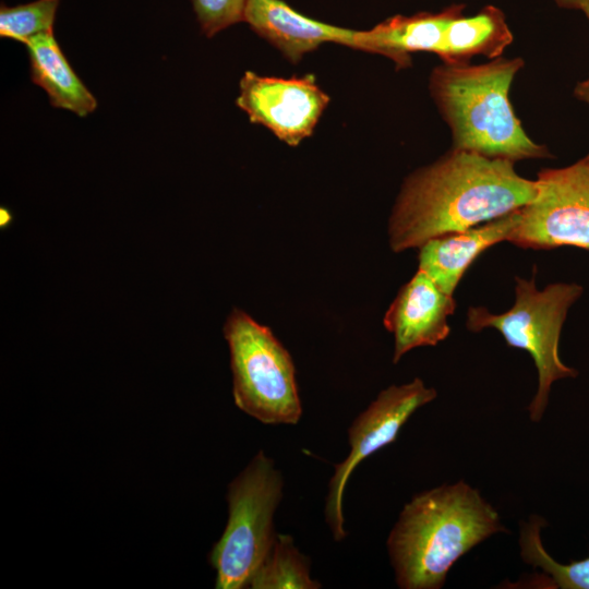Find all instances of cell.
I'll list each match as a JSON object with an SVG mask.
<instances>
[{"label":"cell","instance_id":"4","mask_svg":"<svg viewBox=\"0 0 589 589\" xmlns=\"http://www.w3.org/2000/svg\"><path fill=\"white\" fill-rule=\"evenodd\" d=\"M514 305L502 314L483 306H472L467 313V328L479 332L497 329L513 348L526 350L538 370V390L529 405L531 421L541 420L549 401L552 384L575 377L577 371L564 364L558 353L563 324L570 306L581 297L578 284H552L538 290L534 273L530 280L516 277Z\"/></svg>","mask_w":589,"mask_h":589},{"label":"cell","instance_id":"18","mask_svg":"<svg viewBox=\"0 0 589 589\" xmlns=\"http://www.w3.org/2000/svg\"><path fill=\"white\" fill-rule=\"evenodd\" d=\"M59 0H36L16 7H0V36L24 45L44 32H51Z\"/></svg>","mask_w":589,"mask_h":589},{"label":"cell","instance_id":"13","mask_svg":"<svg viewBox=\"0 0 589 589\" xmlns=\"http://www.w3.org/2000/svg\"><path fill=\"white\" fill-rule=\"evenodd\" d=\"M519 209L462 231L430 239L419 248V269L442 291L453 296L473 261L488 248L508 239L519 220Z\"/></svg>","mask_w":589,"mask_h":589},{"label":"cell","instance_id":"16","mask_svg":"<svg viewBox=\"0 0 589 589\" xmlns=\"http://www.w3.org/2000/svg\"><path fill=\"white\" fill-rule=\"evenodd\" d=\"M252 589H318L311 578L310 560L294 545L291 536L277 533L274 544L249 587Z\"/></svg>","mask_w":589,"mask_h":589},{"label":"cell","instance_id":"12","mask_svg":"<svg viewBox=\"0 0 589 589\" xmlns=\"http://www.w3.org/2000/svg\"><path fill=\"white\" fill-rule=\"evenodd\" d=\"M465 9V3H452L438 12L394 15L371 29L357 31L352 49L384 56L398 69L410 67L414 52L437 53L448 24Z\"/></svg>","mask_w":589,"mask_h":589},{"label":"cell","instance_id":"8","mask_svg":"<svg viewBox=\"0 0 589 589\" xmlns=\"http://www.w3.org/2000/svg\"><path fill=\"white\" fill-rule=\"evenodd\" d=\"M436 397V390L414 378L402 385H392L382 390L362 411L348 430L349 455L335 465L328 483L325 504L326 524L336 541L346 538L342 512L344 493L349 477L357 466L370 455L393 443L411 414Z\"/></svg>","mask_w":589,"mask_h":589},{"label":"cell","instance_id":"3","mask_svg":"<svg viewBox=\"0 0 589 589\" xmlns=\"http://www.w3.org/2000/svg\"><path fill=\"white\" fill-rule=\"evenodd\" d=\"M520 57L486 63H443L430 75V94L450 129L455 149L513 163L550 157L549 149L524 130L509 100V88L524 68Z\"/></svg>","mask_w":589,"mask_h":589},{"label":"cell","instance_id":"19","mask_svg":"<svg viewBox=\"0 0 589 589\" xmlns=\"http://www.w3.org/2000/svg\"><path fill=\"white\" fill-rule=\"evenodd\" d=\"M201 26L207 37L243 22V13L248 0H191Z\"/></svg>","mask_w":589,"mask_h":589},{"label":"cell","instance_id":"2","mask_svg":"<svg viewBox=\"0 0 589 589\" xmlns=\"http://www.w3.org/2000/svg\"><path fill=\"white\" fill-rule=\"evenodd\" d=\"M504 530L497 512L464 481L416 495L387 539L398 587L441 588L464 554Z\"/></svg>","mask_w":589,"mask_h":589},{"label":"cell","instance_id":"17","mask_svg":"<svg viewBox=\"0 0 589 589\" xmlns=\"http://www.w3.org/2000/svg\"><path fill=\"white\" fill-rule=\"evenodd\" d=\"M543 521L538 516L525 522L519 538L521 558L539 567L550 577L555 588L589 589V557L569 564L556 562L543 548L540 531Z\"/></svg>","mask_w":589,"mask_h":589},{"label":"cell","instance_id":"21","mask_svg":"<svg viewBox=\"0 0 589 589\" xmlns=\"http://www.w3.org/2000/svg\"><path fill=\"white\" fill-rule=\"evenodd\" d=\"M574 95L578 100L589 106V74L585 80L576 84Z\"/></svg>","mask_w":589,"mask_h":589},{"label":"cell","instance_id":"10","mask_svg":"<svg viewBox=\"0 0 589 589\" xmlns=\"http://www.w3.org/2000/svg\"><path fill=\"white\" fill-rule=\"evenodd\" d=\"M456 308L453 296L442 291L422 271L398 291L384 316V326L394 334L393 362L417 347L435 346L450 328L447 317Z\"/></svg>","mask_w":589,"mask_h":589},{"label":"cell","instance_id":"7","mask_svg":"<svg viewBox=\"0 0 589 589\" xmlns=\"http://www.w3.org/2000/svg\"><path fill=\"white\" fill-rule=\"evenodd\" d=\"M538 194L519 209L507 241L525 249L589 250V159L538 172Z\"/></svg>","mask_w":589,"mask_h":589},{"label":"cell","instance_id":"9","mask_svg":"<svg viewBox=\"0 0 589 589\" xmlns=\"http://www.w3.org/2000/svg\"><path fill=\"white\" fill-rule=\"evenodd\" d=\"M239 88L236 104L250 122L265 127L289 146L313 134L329 104L313 74L285 79L247 71Z\"/></svg>","mask_w":589,"mask_h":589},{"label":"cell","instance_id":"11","mask_svg":"<svg viewBox=\"0 0 589 589\" xmlns=\"http://www.w3.org/2000/svg\"><path fill=\"white\" fill-rule=\"evenodd\" d=\"M243 22L292 63L325 43L352 48L357 32L309 17L283 0H248Z\"/></svg>","mask_w":589,"mask_h":589},{"label":"cell","instance_id":"1","mask_svg":"<svg viewBox=\"0 0 589 589\" xmlns=\"http://www.w3.org/2000/svg\"><path fill=\"white\" fill-rule=\"evenodd\" d=\"M513 161L452 148L404 181L389 221L394 252L503 217L532 202L536 180L520 177Z\"/></svg>","mask_w":589,"mask_h":589},{"label":"cell","instance_id":"5","mask_svg":"<svg viewBox=\"0 0 589 589\" xmlns=\"http://www.w3.org/2000/svg\"><path fill=\"white\" fill-rule=\"evenodd\" d=\"M283 488L280 471L263 450L229 483L228 521L208 556L216 572L215 588L249 587L276 539L274 515Z\"/></svg>","mask_w":589,"mask_h":589},{"label":"cell","instance_id":"14","mask_svg":"<svg viewBox=\"0 0 589 589\" xmlns=\"http://www.w3.org/2000/svg\"><path fill=\"white\" fill-rule=\"evenodd\" d=\"M32 82L41 87L49 103L60 109L86 117L97 100L80 80L51 32L39 33L25 44Z\"/></svg>","mask_w":589,"mask_h":589},{"label":"cell","instance_id":"23","mask_svg":"<svg viewBox=\"0 0 589 589\" xmlns=\"http://www.w3.org/2000/svg\"><path fill=\"white\" fill-rule=\"evenodd\" d=\"M586 158H588V159H589V153L587 154Z\"/></svg>","mask_w":589,"mask_h":589},{"label":"cell","instance_id":"15","mask_svg":"<svg viewBox=\"0 0 589 589\" xmlns=\"http://www.w3.org/2000/svg\"><path fill=\"white\" fill-rule=\"evenodd\" d=\"M514 40L506 15L498 7L486 4L477 13L455 17L444 32L436 56L443 63H467L474 56L495 59Z\"/></svg>","mask_w":589,"mask_h":589},{"label":"cell","instance_id":"6","mask_svg":"<svg viewBox=\"0 0 589 589\" xmlns=\"http://www.w3.org/2000/svg\"><path fill=\"white\" fill-rule=\"evenodd\" d=\"M236 406L264 424H296L302 414L292 358L271 328L235 308L224 324Z\"/></svg>","mask_w":589,"mask_h":589},{"label":"cell","instance_id":"22","mask_svg":"<svg viewBox=\"0 0 589 589\" xmlns=\"http://www.w3.org/2000/svg\"><path fill=\"white\" fill-rule=\"evenodd\" d=\"M12 221V214L5 207L0 209V227L7 228Z\"/></svg>","mask_w":589,"mask_h":589},{"label":"cell","instance_id":"20","mask_svg":"<svg viewBox=\"0 0 589 589\" xmlns=\"http://www.w3.org/2000/svg\"><path fill=\"white\" fill-rule=\"evenodd\" d=\"M553 2L561 9L582 13L589 22V0H553Z\"/></svg>","mask_w":589,"mask_h":589}]
</instances>
